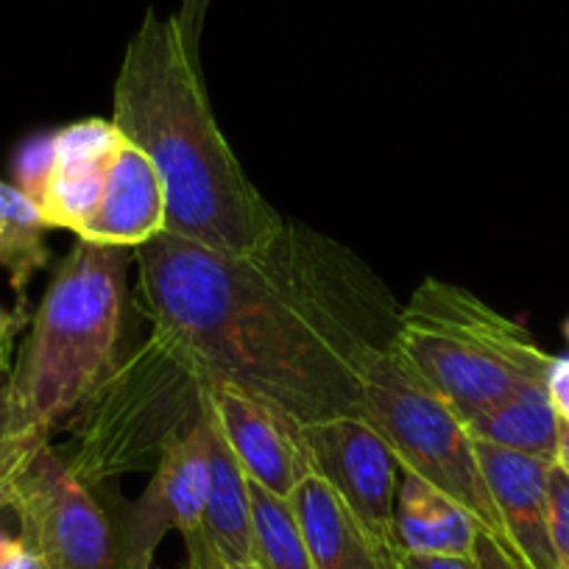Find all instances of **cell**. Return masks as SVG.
<instances>
[{"mask_svg": "<svg viewBox=\"0 0 569 569\" xmlns=\"http://www.w3.org/2000/svg\"><path fill=\"white\" fill-rule=\"evenodd\" d=\"M391 349L463 425L522 388L545 386L552 366L519 321L436 277L399 308Z\"/></svg>", "mask_w": 569, "mask_h": 569, "instance_id": "5", "label": "cell"}, {"mask_svg": "<svg viewBox=\"0 0 569 569\" xmlns=\"http://www.w3.org/2000/svg\"><path fill=\"white\" fill-rule=\"evenodd\" d=\"M123 142L112 120L87 118L53 131V162L37 210L48 229L79 232L96 212L109 162Z\"/></svg>", "mask_w": 569, "mask_h": 569, "instance_id": "12", "label": "cell"}, {"mask_svg": "<svg viewBox=\"0 0 569 569\" xmlns=\"http://www.w3.org/2000/svg\"><path fill=\"white\" fill-rule=\"evenodd\" d=\"M46 441L48 436L37 433V430H3L0 433V511L12 508L14 486Z\"/></svg>", "mask_w": 569, "mask_h": 569, "instance_id": "20", "label": "cell"}, {"mask_svg": "<svg viewBox=\"0 0 569 569\" xmlns=\"http://www.w3.org/2000/svg\"><path fill=\"white\" fill-rule=\"evenodd\" d=\"M313 472L341 497L352 517L388 558H397V472L391 447L369 419H338L305 425Z\"/></svg>", "mask_w": 569, "mask_h": 569, "instance_id": "8", "label": "cell"}, {"mask_svg": "<svg viewBox=\"0 0 569 569\" xmlns=\"http://www.w3.org/2000/svg\"><path fill=\"white\" fill-rule=\"evenodd\" d=\"M227 567L229 569H260L254 561H249V563H227Z\"/></svg>", "mask_w": 569, "mask_h": 569, "instance_id": "31", "label": "cell"}, {"mask_svg": "<svg viewBox=\"0 0 569 569\" xmlns=\"http://www.w3.org/2000/svg\"><path fill=\"white\" fill-rule=\"evenodd\" d=\"M563 336H567V343H569V319L563 321Z\"/></svg>", "mask_w": 569, "mask_h": 569, "instance_id": "32", "label": "cell"}, {"mask_svg": "<svg viewBox=\"0 0 569 569\" xmlns=\"http://www.w3.org/2000/svg\"><path fill=\"white\" fill-rule=\"evenodd\" d=\"M547 397L558 419L569 421V358H552L550 375H547Z\"/></svg>", "mask_w": 569, "mask_h": 569, "instance_id": "25", "label": "cell"}, {"mask_svg": "<svg viewBox=\"0 0 569 569\" xmlns=\"http://www.w3.org/2000/svg\"><path fill=\"white\" fill-rule=\"evenodd\" d=\"M131 251L76 240L59 262L7 386V430L51 436L118 363Z\"/></svg>", "mask_w": 569, "mask_h": 569, "instance_id": "3", "label": "cell"}, {"mask_svg": "<svg viewBox=\"0 0 569 569\" xmlns=\"http://www.w3.org/2000/svg\"><path fill=\"white\" fill-rule=\"evenodd\" d=\"M212 0H182V7H179L177 20L182 26L184 40L190 42L193 48H199L201 42V31H204V20H207V9H210Z\"/></svg>", "mask_w": 569, "mask_h": 569, "instance_id": "28", "label": "cell"}, {"mask_svg": "<svg viewBox=\"0 0 569 569\" xmlns=\"http://www.w3.org/2000/svg\"><path fill=\"white\" fill-rule=\"evenodd\" d=\"M207 399L199 425L162 450L151 480L123 511L118 530L120 569H154V552L168 530L201 528L210 491V452H207Z\"/></svg>", "mask_w": 569, "mask_h": 569, "instance_id": "9", "label": "cell"}, {"mask_svg": "<svg viewBox=\"0 0 569 569\" xmlns=\"http://www.w3.org/2000/svg\"><path fill=\"white\" fill-rule=\"evenodd\" d=\"M207 393L218 430L246 478L288 500L313 475L305 425L229 382L210 380Z\"/></svg>", "mask_w": 569, "mask_h": 569, "instance_id": "10", "label": "cell"}, {"mask_svg": "<svg viewBox=\"0 0 569 569\" xmlns=\"http://www.w3.org/2000/svg\"><path fill=\"white\" fill-rule=\"evenodd\" d=\"M182 539L184 550H188V569H229L227 561L212 550V545L201 533V528L188 530V533H182Z\"/></svg>", "mask_w": 569, "mask_h": 569, "instance_id": "24", "label": "cell"}, {"mask_svg": "<svg viewBox=\"0 0 569 569\" xmlns=\"http://www.w3.org/2000/svg\"><path fill=\"white\" fill-rule=\"evenodd\" d=\"M166 188L160 173L149 157L123 137L109 162L96 212L76 238L87 243L137 249L166 232Z\"/></svg>", "mask_w": 569, "mask_h": 569, "instance_id": "13", "label": "cell"}, {"mask_svg": "<svg viewBox=\"0 0 569 569\" xmlns=\"http://www.w3.org/2000/svg\"><path fill=\"white\" fill-rule=\"evenodd\" d=\"M556 467L561 469L569 478V421L558 419V452H556Z\"/></svg>", "mask_w": 569, "mask_h": 569, "instance_id": "30", "label": "cell"}, {"mask_svg": "<svg viewBox=\"0 0 569 569\" xmlns=\"http://www.w3.org/2000/svg\"><path fill=\"white\" fill-rule=\"evenodd\" d=\"M391 569H478L472 558L456 556H413V552H397Z\"/></svg>", "mask_w": 569, "mask_h": 569, "instance_id": "27", "label": "cell"}, {"mask_svg": "<svg viewBox=\"0 0 569 569\" xmlns=\"http://www.w3.org/2000/svg\"><path fill=\"white\" fill-rule=\"evenodd\" d=\"M48 223L34 201L18 184L0 182V266L9 271V284L26 308V288L48 262Z\"/></svg>", "mask_w": 569, "mask_h": 569, "instance_id": "18", "label": "cell"}, {"mask_svg": "<svg viewBox=\"0 0 569 569\" xmlns=\"http://www.w3.org/2000/svg\"><path fill=\"white\" fill-rule=\"evenodd\" d=\"M112 123L160 173L168 234L249 254L284 227L218 129L199 48L184 40L177 14L160 18L149 9L126 46Z\"/></svg>", "mask_w": 569, "mask_h": 569, "instance_id": "2", "label": "cell"}, {"mask_svg": "<svg viewBox=\"0 0 569 569\" xmlns=\"http://www.w3.org/2000/svg\"><path fill=\"white\" fill-rule=\"evenodd\" d=\"M26 325V310L18 308V313L0 308V377L9 371V355H12V341L20 327Z\"/></svg>", "mask_w": 569, "mask_h": 569, "instance_id": "29", "label": "cell"}, {"mask_svg": "<svg viewBox=\"0 0 569 569\" xmlns=\"http://www.w3.org/2000/svg\"><path fill=\"white\" fill-rule=\"evenodd\" d=\"M0 569H42L34 552L26 547V541L18 536L7 533L0 528Z\"/></svg>", "mask_w": 569, "mask_h": 569, "instance_id": "26", "label": "cell"}, {"mask_svg": "<svg viewBox=\"0 0 569 569\" xmlns=\"http://www.w3.org/2000/svg\"><path fill=\"white\" fill-rule=\"evenodd\" d=\"M251 561L260 569H313L291 500L251 483Z\"/></svg>", "mask_w": 569, "mask_h": 569, "instance_id": "19", "label": "cell"}, {"mask_svg": "<svg viewBox=\"0 0 569 569\" xmlns=\"http://www.w3.org/2000/svg\"><path fill=\"white\" fill-rule=\"evenodd\" d=\"M12 511L42 569H120L118 530L51 441L20 475Z\"/></svg>", "mask_w": 569, "mask_h": 569, "instance_id": "7", "label": "cell"}, {"mask_svg": "<svg viewBox=\"0 0 569 569\" xmlns=\"http://www.w3.org/2000/svg\"><path fill=\"white\" fill-rule=\"evenodd\" d=\"M53 162V134L31 137L20 149L18 162H14V177H18V188L29 196L31 201L40 199L46 179L51 173Z\"/></svg>", "mask_w": 569, "mask_h": 569, "instance_id": "21", "label": "cell"}, {"mask_svg": "<svg viewBox=\"0 0 569 569\" xmlns=\"http://www.w3.org/2000/svg\"><path fill=\"white\" fill-rule=\"evenodd\" d=\"M366 419L391 447L399 469L416 475L502 539V525L463 421L388 349L366 377Z\"/></svg>", "mask_w": 569, "mask_h": 569, "instance_id": "6", "label": "cell"}, {"mask_svg": "<svg viewBox=\"0 0 569 569\" xmlns=\"http://www.w3.org/2000/svg\"><path fill=\"white\" fill-rule=\"evenodd\" d=\"M502 525V547L522 569H561L550 536V467L539 458L475 441Z\"/></svg>", "mask_w": 569, "mask_h": 569, "instance_id": "11", "label": "cell"}, {"mask_svg": "<svg viewBox=\"0 0 569 569\" xmlns=\"http://www.w3.org/2000/svg\"><path fill=\"white\" fill-rule=\"evenodd\" d=\"M550 536L556 547L558 567L569 569V478L552 463L550 467Z\"/></svg>", "mask_w": 569, "mask_h": 569, "instance_id": "22", "label": "cell"}, {"mask_svg": "<svg viewBox=\"0 0 569 569\" xmlns=\"http://www.w3.org/2000/svg\"><path fill=\"white\" fill-rule=\"evenodd\" d=\"M467 433L475 441L502 447L519 456L556 463L558 452V413L547 397L545 386H528L469 419Z\"/></svg>", "mask_w": 569, "mask_h": 569, "instance_id": "17", "label": "cell"}, {"mask_svg": "<svg viewBox=\"0 0 569 569\" xmlns=\"http://www.w3.org/2000/svg\"><path fill=\"white\" fill-rule=\"evenodd\" d=\"M288 500L308 541L313 569H391L393 558L375 545L319 475H308Z\"/></svg>", "mask_w": 569, "mask_h": 569, "instance_id": "14", "label": "cell"}, {"mask_svg": "<svg viewBox=\"0 0 569 569\" xmlns=\"http://www.w3.org/2000/svg\"><path fill=\"white\" fill-rule=\"evenodd\" d=\"M210 375L173 332L120 355L90 397L64 421L73 436L70 472L96 489L103 480L154 469L162 450L188 436L204 413Z\"/></svg>", "mask_w": 569, "mask_h": 569, "instance_id": "4", "label": "cell"}, {"mask_svg": "<svg viewBox=\"0 0 569 569\" xmlns=\"http://www.w3.org/2000/svg\"><path fill=\"white\" fill-rule=\"evenodd\" d=\"M472 561L478 569H522L517 561H513L511 552H508L495 536L486 533V530H478Z\"/></svg>", "mask_w": 569, "mask_h": 569, "instance_id": "23", "label": "cell"}, {"mask_svg": "<svg viewBox=\"0 0 569 569\" xmlns=\"http://www.w3.org/2000/svg\"><path fill=\"white\" fill-rule=\"evenodd\" d=\"M207 452H210V491H207L201 533L212 550L227 563L251 561V495L249 478L240 469L238 458L223 441L212 416L210 393H207Z\"/></svg>", "mask_w": 569, "mask_h": 569, "instance_id": "16", "label": "cell"}, {"mask_svg": "<svg viewBox=\"0 0 569 569\" xmlns=\"http://www.w3.org/2000/svg\"><path fill=\"white\" fill-rule=\"evenodd\" d=\"M137 299L210 380L299 425L360 416L366 377L391 349L399 308L380 273L338 240L284 221L249 254L157 234L134 249Z\"/></svg>", "mask_w": 569, "mask_h": 569, "instance_id": "1", "label": "cell"}, {"mask_svg": "<svg viewBox=\"0 0 569 569\" xmlns=\"http://www.w3.org/2000/svg\"><path fill=\"white\" fill-rule=\"evenodd\" d=\"M397 550L413 556L472 558L480 525L456 500L399 469Z\"/></svg>", "mask_w": 569, "mask_h": 569, "instance_id": "15", "label": "cell"}]
</instances>
